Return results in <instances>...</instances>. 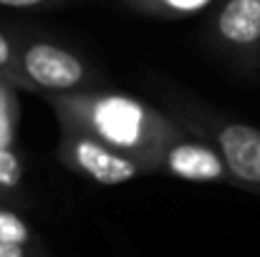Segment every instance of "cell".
Returning a JSON list of instances; mask_svg holds the SVG:
<instances>
[{"label": "cell", "instance_id": "30bf717a", "mask_svg": "<svg viewBox=\"0 0 260 257\" xmlns=\"http://www.w3.org/2000/svg\"><path fill=\"white\" fill-rule=\"evenodd\" d=\"M66 0H0V8H13V10H38V8H56L63 5Z\"/></svg>", "mask_w": 260, "mask_h": 257}, {"label": "cell", "instance_id": "ba28073f", "mask_svg": "<svg viewBox=\"0 0 260 257\" xmlns=\"http://www.w3.org/2000/svg\"><path fill=\"white\" fill-rule=\"evenodd\" d=\"M15 86L0 79V149H13L15 136V121H18V101H15Z\"/></svg>", "mask_w": 260, "mask_h": 257}, {"label": "cell", "instance_id": "3957f363", "mask_svg": "<svg viewBox=\"0 0 260 257\" xmlns=\"http://www.w3.org/2000/svg\"><path fill=\"white\" fill-rule=\"evenodd\" d=\"M18 66L36 96H61L79 93L88 88H101V76L76 51L36 35H15Z\"/></svg>", "mask_w": 260, "mask_h": 257}, {"label": "cell", "instance_id": "8992f818", "mask_svg": "<svg viewBox=\"0 0 260 257\" xmlns=\"http://www.w3.org/2000/svg\"><path fill=\"white\" fill-rule=\"evenodd\" d=\"M157 169H159V176H172V179L192 181V184H220V187L238 189V181L228 167V162L220 157V152L189 131L174 139L159 154Z\"/></svg>", "mask_w": 260, "mask_h": 257}, {"label": "cell", "instance_id": "7c38bea8", "mask_svg": "<svg viewBox=\"0 0 260 257\" xmlns=\"http://www.w3.org/2000/svg\"><path fill=\"white\" fill-rule=\"evenodd\" d=\"M3 81H5V79H3Z\"/></svg>", "mask_w": 260, "mask_h": 257}, {"label": "cell", "instance_id": "5b68a950", "mask_svg": "<svg viewBox=\"0 0 260 257\" xmlns=\"http://www.w3.org/2000/svg\"><path fill=\"white\" fill-rule=\"evenodd\" d=\"M56 157L69 171L101 187H119L139 176H152L147 164H142L139 159L71 126H58Z\"/></svg>", "mask_w": 260, "mask_h": 257}, {"label": "cell", "instance_id": "6da1fadb", "mask_svg": "<svg viewBox=\"0 0 260 257\" xmlns=\"http://www.w3.org/2000/svg\"><path fill=\"white\" fill-rule=\"evenodd\" d=\"M58 126L79 129L88 136L139 159L152 176H159V154L187 129L162 106L114 88H88L79 93L43 96Z\"/></svg>", "mask_w": 260, "mask_h": 257}, {"label": "cell", "instance_id": "277c9868", "mask_svg": "<svg viewBox=\"0 0 260 257\" xmlns=\"http://www.w3.org/2000/svg\"><path fill=\"white\" fill-rule=\"evenodd\" d=\"M207 46L233 71H260V0H220L207 23Z\"/></svg>", "mask_w": 260, "mask_h": 257}, {"label": "cell", "instance_id": "8fae6325", "mask_svg": "<svg viewBox=\"0 0 260 257\" xmlns=\"http://www.w3.org/2000/svg\"><path fill=\"white\" fill-rule=\"evenodd\" d=\"M0 257H48L46 250H28V247H15L0 242Z\"/></svg>", "mask_w": 260, "mask_h": 257}, {"label": "cell", "instance_id": "7a4b0ae2", "mask_svg": "<svg viewBox=\"0 0 260 257\" xmlns=\"http://www.w3.org/2000/svg\"><path fill=\"white\" fill-rule=\"evenodd\" d=\"M162 108L174 116L189 134L200 136L220 152L233 171L238 189L260 197V129L230 116L228 111L207 103L205 98L162 84L159 88Z\"/></svg>", "mask_w": 260, "mask_h": 257}, {"label": "cell", "instance_id": "52a82bcc", "mask_svg": "<svg viewBox=\"0 0 260 257\" xmlns=\"http://www.w3.org/2000/svg\"><path fill=\"white\" fill-rule=\"evenodd\" d=\"M121 3L142 15L177 20V18H189L207 8H215L220 0H121Z\"/></svg>", "mask_w": 260, "mask_h": 257}, {"label": "cell", "instance_id": "9c48e42d", "mask_svg": "<svg viewBox=\"0 0 260 257\" xmlns=\"http://www.w3.org/2000/svg\"><path fill=\"white\" fill-rule=\"evenodd\" d=\"M0 79H5L10 86H15L18 91H28V84L20 74L18 66V46H15V35L0 30Z\"/></svg>", "mask_w": 260, "mask_h": 257}]
</instances>
